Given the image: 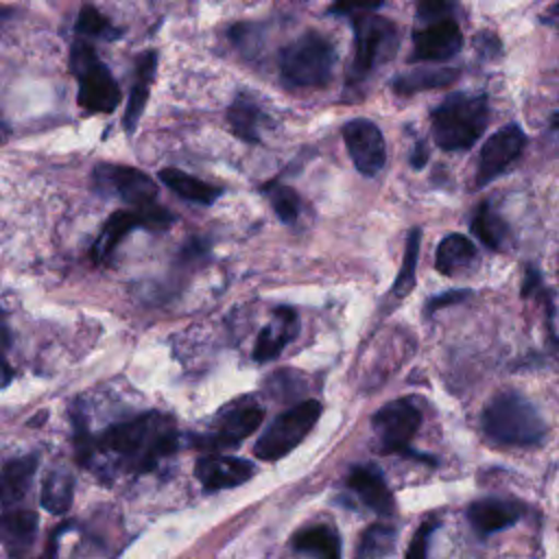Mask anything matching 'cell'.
<instances>
[{"instance_id":"obj_1","label":"cell","mask_w":559,"mask_h":559,"mask_svg":"<svg viewBox=\"0 0 559 559\" xmlns=\"http://www.w3.org/2000/svg\"><path fill=\"white\" fill-rule=\"evenodd\" d=\"M179 432L175 421L157 411L109 426L103 435L90 437L83 421L76 419V456L90 465L96 452H105L127 472H148L159 459L177 450Z\"/></svg>"},{"instance_id":"obj_2","label":"cell","mask_w":559,"mask_h":559,"mask_svg":"<svg viewBox=\"0 0 559 559\" xmlns=\"http://www.w3.org/2000/svg\"><path fill=\"white\" fill-rule=\"evenodd\" d=\"M480 424L489 441L511 448L539 445L548 432L542 413L518 391L496 393L483 408Z\"/></svg>"},{"instance_id":"obj_3","label":"cell","mask_w":559,"mask_h":559,"mask_svg":"<svg viewBox=\"0 0 559 559\" xmlns=\"http://www.w3.org/2000/svg\"><path fill=\"white\" fill-rule=\"evenodd\" d=\"M489 100L485 94L454 92L432 111V138L443 151H465L485 133Z\"/></svg>"},{"instance_id":"obj_4","label":"cell","mask_w":559,"mask_h":559,"mask_svg":"<svg viewBox=\"0 0 559 559\" xmlns=\"http://www.w3.org/2000/svg\"><path fill=\"white\" fill-rule=\"evenodd\" d=\"M334 66V44L317 31L299 35L280 52V79L286 87H325L332 81Z\"/></svg>"},{"instance_id":"obj_5","label":"cell","mask_w":559,"mask_h":559,"mask_svg":"<svg viewBox=\"0 0 559 559\" xmlns=\"http://www.w3.org/2000/svg\"><path fill=\"white\" fill-rule=\"evenodd\" d=\"M70 72L79 83L76 103L87 114H111L120 105L118 81L83 39H76L70 48Z\"/></svg>"},{"instance_id":"obj_6","label":"cell","mask_w":559,"mask_h":559,"mask_svg":"<svg viewBox=\"0 0 559 559\" xmlns=\"http://www.w3.org/2000/svg\"><path fill=\"white\" fill-rule=\"evenodd\" d=\"M352 26H354V59L347 74L349 85L360 83L371 74V70L378 63L389 61L400 44L397 26L382 15H373V13L352 15Z\"/></svg>"},{"instance_id":"obj_7","label":"cell","mask_w":559,"mask_h":559,"mask_svg":"<svg viewBox=\"0 0 559 559\" xmlns=\"http://www.w3.org/2000/svg\"><path fill=\"white\" fill-rule=\"evenodd\" d=\"M321 415L319 400H304L282 415H277L269 428L258 437L253 445V454L260 461H277L293 452L306 435L314 428L317 419Z\"/></svg>"},{"instance_id":"obj_8","label":"cell","mask_w":559,"mask_h":559,"mask_svg":"<svg viewBox=\"0 0 559 559\" xmlns=\"http://www.w3.org/2000/svg\"><path fill=\"white\" fill-rule=\"evenodd\" d=\"M371 426L378 435L382 452L406 454V456L419 459L417 454L411 452V443L421 426V411L413 400L400 397V400L384 404L382 408L376 411Z\"/></svg>"},{"instance_id":"obj_9","label":"cell","mask_w":559,"mask_h":559,"mask_svg":"<svg viewBox=\"0 0 559 559\" xmlns=\"http://www.w3.org/2000/svg\"><path fill=\"white\" fill-rule=\"evenodd\" d=\"M94 190L105 197H116L131 207H144L155 203L157 186L155 181L135 166L124 164H96L92 170Z\"/></svg>"},{"instance_id":"obj_10","label":"cell","mask_w":559,"mask_h":559,"mask_svg":"<svg viewBox=\"0 0 559 559\" xmlns=\"http://www.w3.org/2000/svg\"><path fill=\"white\" fill-rule=\"evenodd\" d=\"M170 223H173V214L166 207L157 205V203H151V205H144V207L118 210V212H114L107 218V223L103 225L98 238L94 240L92 258L96 262H105L129 231H133L138 227L164 229Z\"/></svg>"},{"instance_id":"obj_11","label":"cell","mask_w":559,"mask_h":559,"mask_svg":"<svg viewBox=\"0 0 559 559\" xmlns=\"http://www.w3.org/2000/svg\"><path fill=\"white\" fill-rule=\"evenodd\" d=\"M262 417H264L262 406L255 404L251 397H242V400L234 402L231 406L223 408L216 415L212 430L194 441L203 450L234 448L262 424Z\"/></svg>"},{"instance_id":"obj_12","label":"cell","mask_w":559,"mask_h":559,"mask_svg":"<svg viewBox=\"0 0 559 559\" xmlns=\"http://www.w3.org/2000/svg\"><path fill=\"white\" fill-rule=\"evenodd\" d=\"M341 133L356 170L365 177H376L386 164V144L378 124L369 118H352Z\"/></svg>"},{"instance_id":"obj_13","label":"cell","mask_w":559,"mask_h":559,"mask_svg":"<svg viewBox=\"0 0 559 559\" xmlns=\"http://www.w3.org/2000/svg\"><path fill=\"white\" fill-rule=\"evenodd\" d=\"M526 146V135L518 124H507L498 129L489 140L483 144L476 166V186L483 188L500 177L522 153Z\"/></svg>"},{"instance_id":"obj_14","label":"cell","mask_w":559,"mask_h":559,"mask_svg":"<svg viewBox=\"0 0 559 559\" xmlns=\"http://www.w3.org/2000/svg\"><path fill=\"white\" fill-rule=\"evenodd\" d=\"M463 46V33L450 17L430 22L413 33V59L419 61H445L454 57Z\"/></svg>"},{"instance_id":"obj_15","label":"cell","mask_w":559,"mask_h":559,"mask_svg":"<svg viewBox=\"0 0 559 559\" xmlns=\"http://www.w3.org/2000/svg\"><path fill=\"white\" fill-rule=\"evenodd\" d=\"M524 515V504L515 498H483L467 507V522L476 535L487 537L513 526Z\"/></svg>"},{"instance_id":"obj_16","label":"cell","mask_w":559,"mask_h":559,"mask_svg":"<svg viewBox=\"0 0 559 559\" xmlns=\"http://www.w3.org/2000/svg\"><path fill=\"white\" fill-rule=\"evenodd\" d=\"M251 474L253 465L249 461L223 454H205L194 465V476L207 491L242 485L251 478Z\"/></svg>"},{"instance_id":"obj_17","label":"cell","mask_w":559,"mask_h":559,"mask_svg":"<svg viewBox=\"0 0 559 559\" xmlns=\"http://www.w3.org/2000/svg\"><path fill=\"white\" fill-rule=\"evenodd\" d=\"M155 70H157V52L155 50H142L135 57L131 92H129L124 116H122V127H124L127 135H133L135 129H138V122L144 114V107H146V100H148V94H151Z\"/></svg>"},{"instance_id":"obj_18","label":"cell","mask_w":559,"mask_h":559,"mask_svg":"<svg viewBox=\"0 0 559 559\" xmlns=\"http://www.w3.org/2000/svg\"><path fill=\"white\" fill-rule=\"evenodd\" d=\"M347 487L360 498V502L378 515H391L395 509L393 493L384 476L371 465H356L347 474Z\"/></svg>"},{"instance_id":"obj_19","label":"cell","mask_w":559,"mask_h":559,"mask_svg":"<svg viewBox=\"0 0 559 559\" xmlns=\"http://www.w3.org/2000/svg\"><path fill=\"white\" fill-rule=\"evenodd\" d=\"M478 262L476 245L463 236V234H448L435 251V266L441 275L452 277L467 269H472Z\"/></svg>"},{"instance_id":"obj_20","label":"cell","mask_w":559,"mask_h":559,"mask_svg":"<svg viewBox=\"0 0 559 559\" xmlns=\"http://www.w3.org/2000/svg\"><path fill=\"white\" fill-rule=\"evenodd\" d=\"M275 317L280 321L269 323L258 334V341L253 347V358L260 362L275 358L286 347V343H290L293 336L297 334V314L290 308H277Z\"/></svg>"},{"instance_id":"obj_21","label":"cell","mask_w":559,"mask_h":559,"mask_svg":"<svg viewBox=\"0 0 559 559\" xmlns=\"http://www.w3.org/2000/svg\"><path fill=\"white\" fill-rule=\"evenodd\" d=\"M262 120H264L262 109L245 92L236 94V98L227 107V122H229L231 133L236 138H240L242 142H247V144H258L260 142Z\"/></svg>"},{"instance_id":"obj_22","label":"cell","mask_w":559,"mask_h":559,"mask_svg":"<svg viewBox=\"0 0 559 559\" xmlns=\"http://www.w3.org/2000/svg\"><path fill=\"white\" fill-rule=\"evenodd\" d=\"M159 181L170 188L177 197L192 201V203H201V205H212L223 190L218 186H212L190 173H183L179 168H162L159 170Z\"/></svg>"},{"instance_id":"obj_23","label":"cell","mask_w":559,"mask_h":559,"mask_svg":"<svg viewBox=\"0 0 559 559\" xmlns=\"http://www.w3.org/2000/svg\"><path fill=\"white\" fill-rule=\"evenodd\" d=\"M37 469V456L28 454V456H20L9 461L2 469H0V502L2 504H17L28 487L31 480L35 476Z\"/></svg>"},{"instance_id":"obj_24","label":"cell","mask_w":559,"mask_h":559,"mask_svg":"<svg viewBox=\"0 0 559 559\" xmlns=\"http://www.w3.org/2000/svg\"><path fill=\"white\" fill-rule=\"evenodd\" d=\"M293 548L312 559H341V539L330 524H312L295 533Z\"/></svg>"},{"instance_id":"obj_25","label":"cell","mask_w":559,"mask_h":559,"mask_svg":"<svg viewBox=\"0 0 559 559\" xmlns=\"http://www.w3.org/2000/svg\"><path fill=\"white\" fill-rule=\"evenodd\" d=\"M472 234L491 251H502L509 238V227L504 223V218L493 210V205L489 201H483L472 221H469Z\"/></svg>"},{"instance_id":"obj_26","label":"cell","mask_w":559,"mask_h":559,"mask_svg":"<svg viewBox=\"0 0 559 559\" xmlns=\"http://www.w3.org/2000/svg\"><path fill=\"white\" fill-rule=\"evenodd\" d=\"M456 68H439V70H413L408 74H402L393 79V92L400 96H411L417 92L435 90V87H448L459 79Z\"/></svg>"},{"instance_id":"obj_27","label":"cell","mask_w":559,"mask_h":559,"mask_svg":"<svg viewBox=\"0 0 559 559\" xmlns=\"http://www.w3.org/2000/svg\"><path fill=\"white\" fill-rule=\"evenodd\" d=\"M72 498H74V480L68 472L55 469L46 474L41 483L39 502L48 513L63 515L72 507Z\"/></svg>"},{"instance_id":"obj_28","label":"cell","mask_w":559,"mask_h":559,"mask_svg":"<svg viewBox=\"0 0 559 559\" xmlns=\"http://www.w3.org/2000/svg\"><path fill=\"white\" fill-rule=\"evenodd\" d=\"M37 531V515L33 511H9L0 518V539L7 546H26Z\"/></svg>"},{"instance_id":"obj_29","label":"cell","mask_w":559,"mask_h":559,"mask_svg":"<svg viewBox=\"0 0 559 559\" xmlns=\"http://www.w3.org/2000/svg\"><path fill=\"white\" fill-rule=\"evenodd\" d=\"M393 546H395V526L378 522L365 528V533L360 535L354 559H384L386 555H391Z\"/></svg>"},{"instance_id":"obj_30","label":"cell","mask_w":559,"mask_h":559,"mask_svg":"<svg viewBox=\"0 0 559 559\" xmlns=\"http://www.w3.org/2000/svg\"><path fill=\"white\" fill-rule=\"evenodd\" d=\"M74 31L81 37H96V39H118L122 35L120 28H116L94 4H83L76 22H74Z\"/></svg>"},{"instance_id":"obj_31","label":"cell","mask_w":559,"mask_h":559,"mask_svg":"<svg viewBox=\"0 0 559 559\" xmlns=\"http://www.w3.org/2000/svg\"><path fill=\"white\" fill-rule=\"evenodd\" d=\"M419 245H421V229L413 227L406 236V247H404V258L402 266L397 273V280L393 284V293L397 297H404L413 290L415 286V271H417V260H419Z\"/></svg>"},{"instance_id":"obj_32","label":"cell","mask_w":559,"mask_h":559,"mask_svg":"<svg viewBox=\"0 0 559 559\" xmlns=\"http://www.w3.org/2000/svg\"><path fill=\"white\" fill-rule=\"evenodd\" d=\"M262 192L271 201V205H273V210H275V214L280 216L282 223H295L297 221V216L301 212V199L290 186L269 181L266 186H262Z\"/></svg>"},{"instance_id":"obj_33","label":"cell","mask_w":559,"mask_h":559,"mask_svg":"<svg viewBox=\"0 0 559 559\" xmlns=\"http://www.w3.org/2000/svg\"><path fill=\"white\" fill-rule=\"evenodd\" d=\"M439 526L437 520H426L424 524H419V528L415 531L411 544H408V550H406V559H428V542L435 533V528Z\"/></svg>"},{"instance_id":"obj_34","label":"cell","mask_w":559,"mask_h":559,"mask_svg":"<svg viewBox=\"0 0 559 559\" xmlns=\"http://www.w3.org/2000/svg\"><path fill=\"white\" fill-rule=\"evenodd\" d=\"M456 7V0H417V17L424 22H437L448 17Z\"/></svg>"},{"instance_id":"obj_35","label":"cell","mask_w":559,"mask_h":559,"mask_svg":"<svg viewBox=\"0 0 559 559\" xmlns=\"http://www.w3.org/2000/svg\"><path fill=\"white\" fill-rule=\"evenodd\" d=\"M384 0H332L330 13L334 15H358L378 9Z\"/></svg>"},{"instance_id":"obj_36","label":"cell","mask_w":559,"mask_h":559,"mask_svg":"<svg viewBox=\"0 0 559 559\" xmlns=\"http://www.w3.org/2000/svg\"><path fill=\"white\" fill-rule=\"evenodd\" d=\"M467 297H469V290H448L443 295L430 297L426 301V312L430 314L432 310H439V308H445V306H454V304H459V301H463Z\"/></svg>"},{"instance_id":"obj_37","label":"cell","mask_w":559,"mask_h":559,"mask_svg":"<svg viewBox=\"0 0 559 559\" xmlns=\"http://www.w3.org/2000/svg\"><path fill=\"white\" fill-rule=\"evenodd\" d=\"M539 22L552 31L559 33V0H555L542 15H539Z\"/></svg>"},{"instance_id":"obj_38","label":"cell","mask_w":559,"mask_h":559,"mask_svg":"<svg viewBox=\"0 0 559 559\" xmlns=\"http://www.w3.org/2000/svg\"><path fill=\"white\" fill-rule=\"evenodd\" d=\"M426 159H428V148L419 140V142H415V148H413V155H411V166L413 168H421L426 164Z\"/></svg>"},{"instance_id":"obj_39","label":"cell","mask_w":559,"mask_h":559,"mask_svg":"<svg viewBox=\"0 0 559 559\" xmlns=\"http://www.w3.org/2000/svg\"><path fill=\"white\" fill-rule=\"evenodd\" d=\"M11 382V367L7 365V360L0 356V389H4Z\"/></svg>"},{"instance_id":"obj_40","label":"cell","mask_w":559,"mask_h":559,"mask_svg":"<svg viewBox=\"0 0 559 559\" xmlns=\"http://www.w3.org/2000/svg\"><path fill=\"white\" fill-rule=\"evenodd\" d=\"M15 11L11 7H0V31L4 24H9V20H13Z\"/></svg>"},{"instance_id":"obj_41","label":"cell","mask_w":559,"mask_h":559,"mask_svg":"<svg viewBox=\"0 0 559 559\" xmlns=\"http://www.w3.org/2000/svg\"><path fill=\"white\" fill-rule=\"evenodd\" d=\"M550 127H552L555 131H559V111H555V114L550 116Z\"/></svg>"}]
</instances>
